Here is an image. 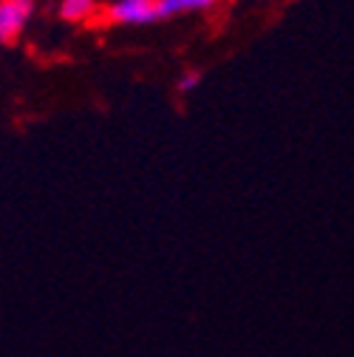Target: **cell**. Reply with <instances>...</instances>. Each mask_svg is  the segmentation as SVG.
<instances>
[{"label": "cell", "instance_id": "6da1fadb", "mask_svg": "<svg viewBox=\"0 0 354 357\" xmlns=\"http://www.w3.org/2000/svg\"><path fill=\"white\" fill-rule=\"evenodd\" d=\"M37 15V0H0V49L15 46Z\"/></svg>", "mask_w": 354, "mask_h": 357}, {"label": "cell", "instance_id": "7a4b0ae2", "mask_svg": "<svg viewBox=\"0 0 354 357\" xmlns=\"http://www.w3.org/2000/svg\"><path fill=\"white\" fill-rule=\"evenodd\" d=\"M108 23L142 29L159 23V0H111L105 9Z\"/></svg>", "mask_w": 354, "mask_h": 357}, {"label": "cell", "instance_id": "3957f363", "mask_svg": "<svg viewBox=\"0 0 354 357\" xmlns=\"http://www.w3.org/2000/svg\"><path fill=\"white\" fill-rule=\"evenodd\" d=\"M227 0H159V20L187 17V15H210Z\"/></svg>", "mask_w": 354, "mask_h": 357}, {"label": "cell", "instance_id": "277c9868", "mask_svg": "<svg viewBox=\"0 0 354 357\" xmlns=\"http://www.w3.org/2000/svg\"><path fill=\"white\" fill-rule=\"evenodd\" d=\"M57 15L68 26H85L100 15V0H57Z\"/></svg>", "mask_w": 354, "mask_h": 357}, {"label": "cell", "instance_id": "5b68a950", "mask_svg": "<svg viewBox=\"0 0 354 357\" xmlns=\"http://www.w3.org/2000/svg\"><path fill=\"white\" fill-rule=\"evenodd\" d=\"M201 79H204V74L199 68H187V71L179 74V79H176V91H179L182 97H190L196 88L201 85Z\"/></svg>", "mask_w": 354, "mask_h": 357}]
</instances>
